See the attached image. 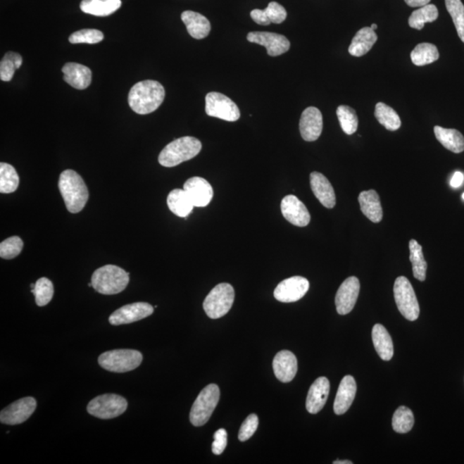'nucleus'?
<instances>
[{
	"label": "nucleus",
	"mask_w": 464,
	"mask_h": 464,
	"mask_svg": "<svg viewBox=\"0 0 464 464\" xmlns=\"http://www.w3.org/2000/svg\"><path fill=\"white\" fill-rule=\"evenodd\" d=\"M165 91L158 81L145 80L134 85L128 95V104L139 115H147L157 111L165 100Z\"/></svg>",
	"instance_id": "obj_1"
},
{
	"label": "nucleus",
	"mask_w": 464,
	"mask_h": 464,
	"mask_svg": "<svg viewBox=\"0 0 464 464\" xmlns=\"http://www.w3.org/2000/svg\"><path fill=\"white\" fill-rule=\"evenodd\" d=\"M58 189L70 213H77L84 209L88 201L89 191L83 178L76 171L64 170L60 175Z\"/></svg>",
	"instance_id": "obj_2"
},
{
	"label": "nucleus",
	"mask_w": 464,
	"mask_h": 464,
	"mask_svg": "<svg viewBox=\"0 0 464 464\" xmlns=\"http://www.w3.org/2000/svg\"><path fill=\"white\" fill-rule=\"evenodd\" d=\"M130 274L115 265H106L93 272L92 287L104 295H115L126 289Z\"/></svg>",
	"instance_id": "obj_3"
},
{
	"label": "nucleus",
	"mask_w": 464,
	"mask_h": 464,
	"mask_svg": "<svg viewBox=\"0 0 464 464\" xmlns=\"http://www.w3.org/2000/svg\"><path fill=\"white\" fill-rule=\"evenodd\" d=\"M202 145L196 138L182 137L167 145L159 154L158 162L163 167H175L196 157Z\"/></svg>",
	"instance_id": "obj_4"
},
{
	"label": "nucleus",
	"mask_w": 464,
	"mask_h": 464,
	"mask_svg": "<svg viewBox=\"0 0 464 464\" xmlns=\"http://www.w3.org/2000/svg\"><path fill=\"white\" fill-rule=\"evenodd\" d=\"M142 361V353L132 349L108 351L101 354L99 358L101 368L116 373L131 372L138 368Z\"/></svg>",
	"instance_id": "obj_5"
},
{
	"label": "nucleus",
	"mask_w": 464,
	"mask_h": 464,
	"mask_svg": "<svg viewBox=\"0 0 464 464\" xmlns=\"http://www.w3.org/2000/svg\"><path fill=\"white\" fill-rule=\"evenodd\" d=\"M220 391L217 384L206 386L197 396L191 408L189 419L194 427H201L208 422L220 401Z\"/></svg>",
	"instance_id": "obj_6"
},
{
	"label": "nucleus",
	"mask_w": 464,
	"mask_h": 464,
	"mask_svg": "<svg viewBox=\"0 0 464 464\" xmlns=\"http://www.w3.org/2000/svg\"><path fill=\"white\" fill-rule=\"evenodd\" d=\"M235 291L232 284L228 283L218 284L206 296L203 308L208 317L218 319L224 317L232 309Z\"/></svg>",
	"instance_id": "obj_7"
},
{
	"label": "nucleus",
	"mask_w": 464,
	"mask_h": 464,
	"mask_svg": "<svg viewBox=\"0 0 464 464\" xmlns=\"http://www.w3.org/2000/svg\"><path fill=\"white\" fill-rule=\"evenodd\" d=\"M394 297L401 314L409 321H415L420 315V306L415 290L409 280L400 276L394 284Z\"/></svg>",
	"instance_id": "obj_8"
},
{
	"label": "nucleus",
	"mask_w": 464,
	"mask_h": 464,
	"mask_svg": "<svg viewBox=\"0 0 464 464\" xmlns=\"http://www.w3.org/2000/svg\"><path fill=\"white\" fill-rule=\"evenodd\" d=\"M127 408V401L116 394H104L89 401V415L102 420L114 419L122 415Z\"/></svg>",
	"instance_id": "obj_9"
},
{
	"label": "nucleus",
	"mask_w": 464,
	"mask_h": 464,
	"mask_svg": "<svg viewBox=\"0 0 464 464\" xmlns=\"http://www.w3.org/2000/svg\"><path fill=\"white\" fill-rule=\"evenodd\" d=\"M206 113L211 117L232 123L237 122L241 115L237 105L220 92H210L206 95Z\"/></svg>",
	"instance_id": "obj_10"
},
{
	"label": "nucleus",
	"mask_w": 464,
	"mask_h": 464,
	"mask_svg": "<svg viewBox=\"0 0 464 464\" xmlns=\"http://www.w3.org/2000/svg\"><path fill=\"white\" fill-rule=\"evenodd\" d=\"M309 288V280L301 276H294L280 282L275 288L274 295L280 302L294 303L301 299Z\"/></svg>",
	"instance_id": "obj_11"
},
{
	"label": "nucleus",
	"mask_w": 464,
	"mask_h": 464,
	"mask_svg": "<svg viewBox=\"0 0 464 464\" xmlns=\"http://www.w3.org/2000/svg\"><path fill=\"white\" fill-rule=\"evenodd\" d=\"M37 408V401L33 397H25L14 401L0 413V421L6 425L22 424L33 415Z\"/></svg>",
	"instance_id": "obj_12"
},
{
	"label": "nucleus",
	"mask_w": 464,
	"mask_h": 464,
	"mask_svg": "<svg viewBox=\"0 0 464 464\" xmlns=\"http://www.w3.org/2000/svg\"><path fill=\"white\" fill-rule=\"evenodd\" d=\"M154 308L148 303L138 302L120 307L111 315L108 322L111 325H130L150 317Z\"/></svg>",
	"instance_id": "obj_13"
},
{
	"label": "nucleus",
	"mask_w": 464,
	"mask_h": 464,
	"mask_svg": "<svg viewBox=\"0 0 464 464\" xmlns=\"http://www.w3.org/2000/svg\"><path fill=\"white\" fill-rule=\"evenodd\" d=\"M360 290V283L357 277H349L341 284L335 296V306L339 314L346 315L353 311Z\"/></svg>",
	"instance_id": "obj_14"
},
{
	"label": "nucleus",
	"mask_w": 464,
	"mask_h": 464,
	"mask_svg": "<svg viewBox=\"0 0 464 464\" xmlns=\"http://www.w3.org/2000/svg\"><path fill=\"white\" fill-rule=\"evenodd\" d=\"M247 40L253 44H259L267 49L268 56L275 57L282 56L290 49V42L282 35L271 32H251L248 34Z\"/></svg>",
	"instance_id": "obj_15"
},
{
	"label": "nucleus",
	"mask_w": 464,
	"mask_h": 464,
	"mask_svg": "<svg viewBox=\"0 0 464 464\" xmlns=\"http://www.w3.org/2000/svg\"><path fill=\"white\" fill-rule=\"evenodd\" d=\"M282 215L291 224L305 227L310 224L311 214L305 204L294 196H287L282 201Z\"/></svg>",
	"instance_id": "obj_16"
},
{
	"label": "nucleus",
	"mask_w": 464,
	"mask_h": 464,
	"mask_svg": "<svg viewBox=\"0 0 464 464\" xmlns=\"http://www.w3.org/2000/svg\"><path fill=\"white\" fill-rule=\"evenodd\" d=\"M322 127L321 111L315 107L305 109L299 120V130L302 138L308 142H315L321 136Z\"/></svg>",
	"instance_id": "obj_17"
},
{
	"label": "nucleus",
	"mask_w": 464,
	"mask_h": 464,
	"mask_svg": "<svg viewBox=\"0 0 464 464\" xmlns=\"http://www.w3.org/2000/svg\"><path fill=\"white\" fill-rule=\"evenodd\" d=\"M183 189L197 208H204L213 200V187L204 178L196 177L189 179L183 185Z\"/></svg>",
	"instance_id": "obj_18"
},
{
	"label": "nucleus",
	"mask_w": 464,
	"mask_h": 464,
	"mask_svg": "<svg viewBox=\"0 0 464 464\" xmlns=\"http://www.w3.org/2000/svg\"><path fill=\"white\" fill-rule=\"evenodd\" d=\"M272 368L277 380L282 383H289L298 372L297 358L290 351H280L272 361Z\"/></svg>",
	"instance_id": "obj_19"
},
{
	"label": "nucleus",
	"mask_w": 464,
	"mask_h": 464,
	"mask_svg": "<svg viewBox=\"0 0 464 464\" xmlns=\"http://www.w3.org/2000/svg\"><path fill=\"white\" fill-rule=\"evenodd\" d=\"M330 391L329 380L325 377H318L311 386L306 399L307 411L312 415L319 413L325 406Z\"/></svg>",
	"instance_id": "obj_20"
},
{
	"label": "nucleus",
	"mask_w": 464,
	"mask_h": 464,
	"mask_svg": "<svg viewBox=\"0 0 464 464\" xmlns=\"http://www.w3.org/2000/svg\"><path fill=\"white\" fill-rule=\"evenodd\" d=\"M356 380L352 376L343 377L340 385H339L334 403V411L337 415H344L349 410L354 399H356Z\"/></svg>",
	"instance_id": "obj_21"
},
{
	"label": "nucleus",
	"mask_w": 464,
	"mask_h": 464,
	"mask_svg": "<svg viewBox=\"0 0 464 464\" xmlns=\"http://www.w3.org/2000/svg\"><path fill=\"white\" fill-rule=\"evenodd\" d=\"M312 192L323 206L333 208L337 203L334 190L325 175L319 173H312L310 177Z\"/></svg>",
	"instance_id": "obj_22"
},
{
	"label": "nucleus",
	"mask_w": 464,
	"mask_h": 464,
	"mask_svg": "<svg viewBox=\"0 0 464 464\" xmlns=\"http://www.w3.org/2000/svg\"><path fill=\"white\" fill-rule=\"evenodd\" d=\"M62 73L64 74V80L73 88L84 89L92 83V73L87 66L77 63H66Z\"/></svg>",
	"instance_id": "obj_23"
},
{
	"label": "nucleus",
	"mask_w": 464,
	"mask_h": 464,
	"mask_svg": "<svg viewBox=\"0 0 464 464\" xmlns=\"http://www.w3.org/2000/svg\"><path fill=\"white\" fill-rule=\"evenodd\" d=\"M182 20L184 23L190 36L197 40L208 37L212 28L208 19L196 11H184L182 14Z\"/></svg>",
	"instance_id": "obj_24"
},
{
	"label": "nucleus",
	"mask_w": 464,
	"mask_h": 464,
	"mask_svg": "<svg viewBox=\"0 0 464 464\" xmlns=\"http://www.w3.org/2000/svg\"><path fill=\"white\" fill-rule=\"evenodd\" d=\"M358 202L363 214L373 223H380L383 218V208L376 191H363L358 196Z\"/></svg>",
	"instance_id": "obj_25"
},
{
	"label": "nucleus",
	"mask_w": 464,
	"mask_h": 464,
	"mask_svg": "<svg viewBox=\"0 0 464 464\" xmlns=\"http://www.w3.org/2000/svg\"><path fill=\"white\" fill-rule=\"evenodd\" d=\"M251 18L257 25L267 26L270 23H280L286 20L287 13L286 9L277 2L269 3L265 10L255 9L251 11Z\"/></svg>",
	"instance_id": "obj_26"
},
{
	"label": "nucleus",
	"mask_w": 464,
	"mask_h": 464,
	"mask_svg": "<svg viewBox=\"0 0 464 464\" xmlns=\"http://www.w3.org/2000/svg\"><path fill=\"white\" fill-rule=\"evenodd\" d=\"M377 41V36L375 30L370 29V27H365L358 30L354 36L349 46V52L351 56L361 57L372 49Z\"/></svg>",
	"instance_id": "obj_27"
},
{
	"label": "nucleus",
	"mask_w": 464,
	"mask_h": 464,
	"mask_svg": "<svg viewBox=\"0 0 464 464\" xmlns=\"http://www.w3.org/2000/svg\"><path fill=\"white\" fill-rule=\"evenodd\" d=\"M120 6L122 0H83L80 4L83 13L96 17H107L115 13Z\"/></svg>",
	"instance_id": "obj_28"
},
{
	"label": "nucleus",
	"mask_w": 464,
	"mask_h": 464,
	"mask_svg": "<svg viewBox=\"0 0 464 464\" xmlns=\"http://www.w3.org/2000/svg\"><path fill=\"white\" fill-rule=\"evenodd\" d=\"M372 341L382 360H391L394 356L393 341L391 335L383 325H376L373 327Z\"/></svg>",
	"instance_id": "obj_29"
},
{
	"label": "nucleus",
	"mask_w": 464,
	"mask_h": 464,
	"mask_svg": "<svg viewBox=\"0 0 464 464\" xmlns=\"http://www.w3.org/2000/svg\"><path fill=\"white\" fill-rule=\"evenodd\" d=\"M434 134L437 139L447 150L454 153H461L464 151V137L459 131L436 126Z\"/></svg>",
	"instance_id": "obj_30"
},
{
	"label": "nucleus",
	"mask_w": 464,
	"mask_h": 464,
	"mask_svg": "<svg viewBox=\"0 0 464 464\" xmlns=\"http://www.w3.org/2000/svg\"><path fill=\"white\" fill-rule=\"evenodd\" d=\"M167 204L171 212L180 218L188 217L194 208L184 189L171 191L167 198Z\"/></svg>",
	"instance_id": "obj_31"
},
{
	"label": "nucleus",
	"mask_w": 464,
	"mask_h": 464,
	"mask_svg": "<svg viewBox=\"0 0 464 464\" xmlns=\"http://www.w3.org/2000/svg\"><path fill=\"white\" fill-rule=\"evenodd\" d=\"M409 251H410L409 259L412 263L413 276L420 282H424L427 278V263L425 260L422 247L418 242L411 239L409 242Z\"/></svg>",
	"instance_id": "obj_32"
},
{
	"label": "nucleus",
	"mask_w": 464,
	"mask_h": 464,
	"mask_svg": "<svg viewBox=\"0 0 464 464\" xmlns=\"http://www.w3.org/2000/svg\"><path fill=\"white\" fill-rule=\"evenodd\" d=\"M439 18L438 8L434 5H428L420 7L413 11L408 19V25L413 29L421 30L427 23H432Z\"/></svg>",
	"instance_id": "obj_33"
},
{
	"label": "nucleus",
	"mask_w": 464,
	"mask_h": 464,
	"mask_svg": "<svg viewBox=\"0 0 464 464\" xmlns=\"http://www.w3.org/2000/svg\"><path fill=\"white\" fill-rule=\"evenodd\" d=\"M410 56L413 64L423 66L438 61L439 52L434 44H420L413 50Z\"/></svg>",
	"instance_id": "obj_34"
},
{
	"label": "nucleus",
	"mask_w": 464,
	"mask_h": 464,
	"mask_svg": "<svg viewBox=\"0 0 464 464\" xmlns=\"http://www.w3.org/2000/svg\"><path fill=\"white\" fill-rule=\"evenodd\" d=\"M375 117L381 125L389 131H396L401 127V119L391 107L384 103H378L375 108Z\"/></svg>",
	"instance_id": "obj_35"
},
{
	"label": "nucleus",
	"mask_w": 464,
	"mask_h": 464,
	"mask_svg": "<svg viewBox=\"0 0 464 464\" xmlns=\"http://www.w3.org/2000/svg\"><path fill=\"white\" fill-rule=\"evenodd\" d=\"M19 177L15 168L9 163H0V192L11 194L18 189Z\"/></svg>",
	"instance_id": "obj_36"
},
{
	"label": "nucleus",
	"mask_w": 464,
	"mask_h": 464,
	"mask_svg": "<svg viewBox=\"0 0 464 464\" xmlns=\"http://www.w3.org/2000/svg\"><path fill=\"white\" fill-rule=\"evenodd\" d=\"M415 424V417L411 409L401 406L396 409L392 419L394 431L399 434H407L410 432Z\"/></svg>",
	"instance_id": "obj_37"
},
{
	"label": "nucleus",
	"mask_w": 464,
	"mask_h": 464,
	"mask_svg": "<svg viewBox=\"0 0 464 464\" xmlns=\"http://www.w3.org/2000/svg\"><path fill=\"white\" fill-rule=\"evenodd\" d=\"M339 123L341 130L346 134L352 135L356 132L358 126V119L356 111L353 108L341 105L337 111Z\"/></svg>",
	"instance_id": "obj_38"
},
{
	"label": "nucleus",
	"mask_w": 464,
	"mask_h": 464,
	"mask_svg": "<svg viewBox=\"0 0 464 464\" xmlns=\"http://www.w3.org/2000/svg\"><path fill=\"white\" fill-rule=\"evenodd\" d=\"M22 64L23 58L20 54L14 52L6 54L0 63V79L5 82L13 80L15 70L20 68Z\"/></svg>",
	"instance_id": "obj_39"
},
{
	"label": "nucleus",
	"mask_w": 464,
	"mask_h": 464,
	"mask_svg": "<svg viewBox=\"0 0 464 464\" xmlns=\"http://www.w3.org/2000/svg\"><path fill=\"white\" fill-rule=\"evenodd\" d=\"M448 13L453 20L458 37L464 44V6L461 0H446Z\"/></svg>",
	"instance_id": "obj_40"
},
{
	"label": "nucleus",
	"mask_w": 464,
	"mask_h": 464,
	"mask_svg": "<svg viewBox=\"0 0 464 464\" xmlns=\"http://www.w3.org/2000/svg\"><path fill=\"white\" fill-rule=\"evenodd\" d=\"M36 298L38 306H45L51 301L54 297V284L48 278H41L36 282V287L31 289Z\"/></svg>",
	"instance_id": "obj_41"
},
{
	"label": "nucleus",
	"mask_w": 464,
	"mask_h": 464,
	"mask_svg": "<svg viewBox=\"0 0 464 464\" xmlns=\"http://www.w3.org/2000/svg\"><path fill=\"white\" fill-rule=\"evenodd\" d=\"M102 31L97 30H81L76 31L69 37V42L73 44H96L104 40Z\"/></svg>",
	"instance_id": "obj_42"
},
{
	"label": "nucleus",
	"mask_w": 464,
	"mask_h": 464,
	"mask_svg": "<svg viewBox=\"0 0 464 464\" xmlns=\"http://www.w3.org/2000/svg\"><path fill=\"white\" fill-rule=\"evenodd\" d=\"M23 248V242L20 237H9L0 244V256L4 259H13L20 254Z\"/></svg>",
	"instance_id": "obj_43"
},
{
	"label": "nucleus",
	"mask_w": 464,
	"mask_h": 464,
	"mask_svg": "<svg viewBox=\"0 0 464 464\" xmlns=\"http://www.w3.org/2000/svg\"><path fill=\"white\" fill-rule=\"evenodd\" d=\"M259 419L258 416L252 413V415H249L246 419L242 424L239 439L240 441L244 442L247 441L248 439H251L253 435L258 428Z\"/></svg>",
	"instance_id": "obj_44"
},
{
	"label": "nucleus",
	"mask_w": 464,
	"mask_h": 464,
	"mask_svg": "<svg viewBox=\"0 0 464 464\" xmlns=\"http://www.w3.org/2000/svg\"><path fill=\"white\" fill-rule=\"evenodd\" d=\"M227 446V432L225 429L221 428L214 434V441L212 444V451L213 454L221 455Z\"/></svg>",
	"instance_id": "obj_45"
},
{
	"label": "nucleus",
	"mask_w": 464,
	"mask_h": 464,
	"mask_svg": "<svg viewBox=\"0 0 464 464\" xmlns=\"http://www.w3.org/2000/svg\"><path fill=\"white\" fill-rule=\"evenodd\" d=\"M463 181H464L463 174L462 173H460V171H457V173H455L453 177H452L451 178V186L452 187V188L458 189L459 188L460 186L463 184Z\"/></svg>",
	"instance_id": "obj_46"
},
{
	"label": "nucleus",
	"mask_w": 464,
	"mask_h": 464,
	"mask_svg": "<svg viewBox=\"0 0 464 464\" xmlns=\"http://www.w3.org/2000/svg\"><path fill=\"white\" fill-rule=\"evenodd\" d=\"M404 1L410 7H422L428 5L431 0H404Z\"/></svg>",
	"instance_id": "obj_47"
},
{
	"label": "nucleus",
	"mask_w": 464,
	"mask_h": 464,
	"mask_svg": "<svg viewBox=\"0 0 464 464\" xmlns=\"http://www.w3.org/2000/svg\"><path fill=\"white\" fill-rule=\"evenodd\" d=\"M333 463L334 464H353V462L349 461V460H344V461H340V460H337V461H334Z\"/></svg>",
	"instance_id": "obj_48"
},
{
	"label": "nucleus",
	"mask_w": 464,
	"mask_h": 464,
	"mask_svg": "<svg viewBox=\"0 0 464 464\" xmlns=\"http://www.w3.org/2000/svg\"><path fill=\"white\" fill-rule=\"evenodd\" d=\"M370 29L373 30H376L377 29V25H376V23H372V25H370Z\"/></svg>",
	"instance_id": "obj_49"
},
{
	"label": "nucleus",
	"mask_w": 464,
	"mask_h": 464,
	"mask_svg": "<svg viewBox=\"0 0 464 464\" xmlns=\"http://www.w3.org/2000/svg\"><path fill=\"white\" fill-rule=\"evenodd\" d=\"M462 197H463V200H464V193L463 194Z\"/></svg>",
	"instance_id": "obj_50"
}]
</instances>
